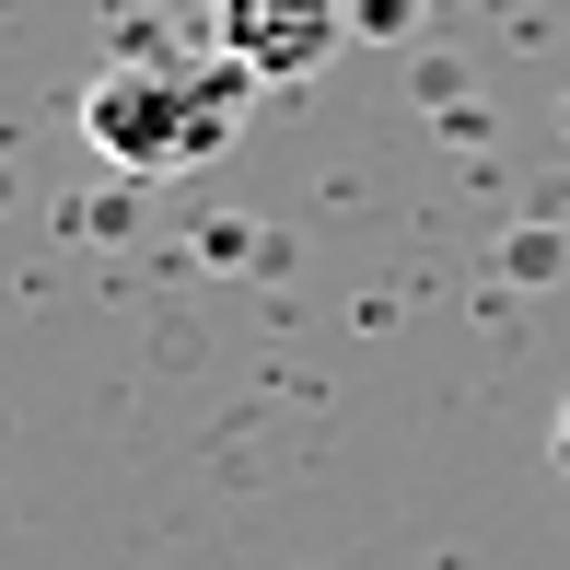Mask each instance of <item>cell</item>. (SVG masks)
Instances as JSON below:
<instances>
[{"label": "cell", "mask_w": 570, "mask_h": 570, "mask_svg": "<svg viewBox=\"0 0 570 570\" xmlns=\"http://www.w3.org/2000/svg\"><path fill=\"white\" fill-rule=\"evenodd\" d=\"M559 465H570V407H559Z\"/></svg>", "instance_id": "cell-3"}, {"label": "cell", "mask_w": 570, "mask_h": 570, "mask_svg": "<svg viewBox=\"0 0 570 570\" xmlns=\"http://www.w3.org/2000/svg\"><path fill=\"white\" fill-rule=\"evenodd\" d=\"M210 36L256 82H315L350 47V0H210Z\"/></svg>", "instance_id": "cell-2"}, {"label": "cell", "mask_w": 570, "mask_h": 570, "mask_svg": "<svg viewBox=\"0 0 570 570\" xmlns=\"http://www.w3.org/2000/svg\"><path fill=\"white\" fill-rule=\"evenodd\" d=\"M245 94H256L245 59H210V70L117 59V70L82 82V140L106 151L117 175H187V164H210L233 128H245Z\"/></svg>", "instance_id": "cell-1"}]
</instances>
